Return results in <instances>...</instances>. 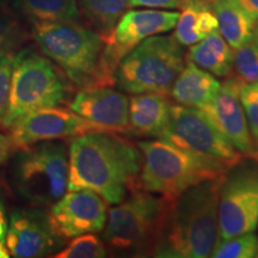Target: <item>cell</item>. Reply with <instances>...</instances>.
<instances>
[{
    "instance_id": "obj_5",
    "label": "cell",
    "mask_w": 258,
    "mask_h": 258,
    "mask_svg": "<svg viewBox=\"0 0 258 258\" xmlns=\"http://www.w3.org/2000/svg\"><path fill=\"white\" fill-rule=\"evenodd\" d=\"M59 67L31 48L15 54L8 108L0 125L16 122L41 109L59 106L69 98L70 84Z\"/></svg>"
},
{
    "instance_id": "obj_33",
    "label": "cell",
    "mask_w": 258,
    "mask_h": 258,
    "mask_svg": "<svg viewBox=\"0 0 258 258\" xmlns=\"http://www.w3.org/2000/svg\"><path fill=\"white\" fill-rule=\"evenodd\" d=\"M234 2L241 6L254 21L258 22V0H234Z\"/></svg>"
},
{
    "instance_id": "obj_34",
    "label": "cell",
    "mask_w": 258,
    "mask_h": 258,
    "mask_svg": "<svg viewBox=\"0 0 258 258\" xmlns=\"http://www.w3.org/2000/svg\"><path fill=\"white\" fill-rule=\"evenodd\" d=\"M251 158H253L254 160L258 161V143L254 144V151H253V153L251 154Z\"/></svg>"
},
{
    "instance_id": "obj_27",
    "label": "cell",
    "mask_w": 258,
    "mask_h": 258,
    "mask_svg": "<svg viewBox=\"0 0 258 258\" xmlns=\"http://www.w3.org/2000/svg\"><path fill=\"white\" fill-rule=\"evenodd\" d=\"M108 256L105 245L92 233L77 235L62 250H59L55 258H103Z\"/></svg>"
},
{
    "instance_id": "obj_24",
    "label": "cell",
    "mask_w": 258,
    "mask_h": 258,
    "mask_svg": "<svg viewBox=\"0 0 258 258\" xmlns=\"http://www.w3.org/2000/svg\"><path fill=\"white\" fill-rule=\"evenodd\" d=\"M233 51L234 77L244 85L258 83V42L256 38Z\"/></svg>"
},
{
    "instance_id": "obj_9",
    "label": "cell",
    "mask_w": 258,
    "mask_h": 258,
    "mask_svg": "<svg viewBox=\"0 0 258 258\" xmlns=\"http://www.w3.org/2000/svg\"><path fill=\"white\" fill-rule=\"evenodd\" d=\"M160 139L228 171L240 163L243 154L226 140L202 110L175 104L169 124Z\"/></svg>"
},
{
    "instance_id": "obj_12",
    "label": "cell",
    "mask_w": 258,
    "mask_h": 258,
    "mask_svg": "<svg viewBox=\"0 0 258 258\" xmlns=\"http://www.w3.org/2000/svg\"><path fill=\"white\" fill-rule=\"evenodd\" d=\"M179 12L165 10H131L116 23L110 37L105 41L104 59L114 73L120 61L146 38L172 30Z\"/></svg>"
},
{
    "instance_id": "obj_16",
    "label": "cell",
    "mask_w": 258,
    "mask_h": 258,
    "mask_svg": "<svg viewBox=\"0 0 258 258\" xmlns=\"http://www.w3.org/2000/svg\"><path fill=\"white\" fill-rule=\"evenodd\" d=\"M128 97L111 86L83 89L70 103L76 114L118 134H128Z\"/></svg>"
},
{
    "instance_id": "obj_1",
    "label": "cell",
    "mask_w": 258,
    "mask_h": 258,
    "mask_svg": "<svg viewBox=\"0 0 258 258\" xmlns=\"http://www.w3.org/2000/svg\"><path fill=\"white\" fill-rule=\"evenodd\" d=\"M143 154L127 138L90 132L72 138L69 147V189L91 190L117 205L140 188Z\"/></svg>"
},
{
    "instance_id": "obj_25",
    "label": "cell",
    "mask_w": 258,
    "mask_h": 258,
    "mask_svg": "<svg viewBox=\"0 0 258 258\" xmlns=\"http://www.w3.org/2000/svg\"><path fill=\"white\" fill-rule=\"evenodd\" d=\"M258 252V237L253 232L239 234L215 244L211 257L214 258H252Z\"/></svg>"
},
{
    "instance_id": "obj_6",
    "label": "cell",
    "mask_w": 258,
    "mask_h": 258,
    "mask_svg": "<svg viewBox=\"0 0 258 258\" xmlns=\"http://www.w3.org/2000/svg\"><path fill=\"white\" fill-rule=\"evenodd\" d=\"M172 200L139 188L108 213L103 239L111 249L152 256Z\"/></svg>"
},
{
    "instance_id": "obj_31",
    "label": "cell",
    "mask_w": 258,
    "mask_h": 258,
    "mask_svg": "<svg viewBox=\"0 0 258 258\" xmlns=\"http://www.w3.org/2000/svg\"><path fill=\"white\" fill-rule=\"evenodd\" d=\"M16 150L17 148H16L14 141L10 138V135L0 133V166L4 165Z\"/></svg>"
},
{
    "instance_id": "obj_35",
    "label": "cell",
    "mask_w": 258,
    "mask_h": 258,
    "mask_svg": "<svg viewBox=\"0 0 258 258\" xmlns=\"http://www.w3.org/2000/svg\"><path fill=\"white\" fill-rule=\"evenodd\" d=\"M10 0H0V9H4Z\"/></svg>"
},
{
    "instance_id": "obj_2",
    "label": "cell",
    "mask_w": 258,
    "mask_h": 258,
    "mask_svg": "<svg viewBox=\"0 0 258 258\" xmlns=\"http://www.w3.org/2000/svg\"><path fill=\"white\" fill-rule=\"evenodd\" d=\"M224 176L199 183L171 201L152 256H211L218 235L219 195Z\"/></svg>"
},
{
    "instance_id": "obj_17",
    "label": "cell",
    "mask_w": 258,
    "mask_h": 258,
    "mask_svg": "<svg viewBox=\"0 0 258 258\" xmlns=\"http://www.w3.org/2000/svg\"><path fill=\"white\" fill-rule=\"evenodd\" d=\"M171 102L159 93H138L129 98L128 134L160 138L169 124Z\"/></svg>"
},
{
    "instance_id": "obj_13",
    "label": "cell",
    "mask_w": 258,
    "mask_h": 258,
    "mask_svg": "<svg viewBox=\"0 0 258 258\" xmlns=\"http://www.w3.org/2000/svg\"><path fill=\"white\" fill-rule=\"evenodd\" d=\"M108 203L91 190H69L53 203L48 218L55 233L63 240L104 230Z\"/></svg>"
},
{
    "instance_id": "obj_30",
    "label": "cell",
    "mask_w": 258,
    "mask_h": 258,
    "mask_svg": "<svg viewBox=\"0 0 258 258\" xmlns=\"http://www.w3.org/2000/svg\"><path fill=\"white\" fill-rule=\"evenodd\" d=\"M129 6L150 9H180L184 0H128Z\"/></svg>"
},
{
    "instance_id": "obj_28",
    "label": "cell",
    "mask_w": 258,
    "mask_h": 258,
    "mask_svg": "<svg viewBox=\"0 0 258 258\" xmlns=\"http://www.w3.org/2000/svg\"><path fill=\"white\" fill-rule=\"evenodd\" d=\"M240 101L253 143H258V83L241 85Z\"/></svg>"
},
{
    "instance_id": "obj_3",
    "label": "cell",
    "mask_w": 258,
    "mask_h": 258,
    "mask_svg": "<svg viewBox=\"0 0 258 258\" xmlns=\"http://www.w3.org/2000/svg\"><path fill=\"white\" fill-rule=\"evenodd\" d=\"M31 37L42 54L80 90L115 84L104 59L105 42L91 28L79 22H34Z\"/></svg>"
},
{
    "instance_id": "obj_36",
    "label": "cell",
    "mask_w": 258,
    "mask_h": 258,
    "mask_svg": "<svg viewBox=\"0 0 258 258\" xmlns=\"http://www.w3.org/2000/svg\"><path fill=\"white\" fill-rule=\"evenodd\" d=\"M254 38H256L257 42H258V25H257V28H256V31H254Z\"/></svg>"
},
{
    "instance_id": "obj_7",
    "label": "cell",
    "mask_w": 258,
    "mask_h": 258,
    "mask_svg": "<svg viewBox=\"0 0 258 258\" xmlns=\"http://www.w3.org/2000/svg\"><path fill=\"white\" fill-rule=\"evenodd\" d=\"M182 47L173 35L146 38L120 61L114 85L131 95L151 92L169 96L185 64Z\"/></svg>"
},
{
    "instance_id": "obj_37",
    "label": "cell",
    "mask_w": 258,
    "mask_h": 258,
    "mask_svg": "<svg viewBox=\"0 0 258 258\" xmlns=\"http://www.w3.org/2000/svg\"><path fill=\"white\" fill-rule=\"evenodd\" d=\"M256 257H258V252H257V254H256Z\"/></svg>"
},
{
    "instance_id": "obj_26",
    "label": "cell",
    "mask_w": 258,
    "mask_h": 258,
    "mask_svg": "<svg viewBox=\"0 0 258 258\" xmlns=\"http://www.w3.org/2000/svg\"><path fill=\"white\" fill-rule=\"evenodd\" d=\"M28 40V32L18 16L0 9V53H14Z\"/></svg>"
},
{
    "instance_id": "obj_4",
    "label": "cell",
    "mask_w": 258,
    "mask_h": 258,
    "mask_svg": "<svg viewBox=\"0 0 258 258\" xmlns=\"http://www.w3.org/2000/svg\"><path fill=\"white\" fill-rule=\"evenodd\" d=\"M143 154L139 184L145 191L169 200L176 199L186 189L224 176L222 170L211 161L163 140H146L138 144Z\"/></svg>"
},
{
    "instance_id": "obj_20",
    "label": "cell",
    "mask_w": 258,
    "mask_h": 258,
    "mask_svg": "<svg viewBox=\"0 0 258 258\" xmlns=\"http://www.w3.org/2000/svg\"><path fill=\"white\" fill-rule=\"evenodd\" d=\"M218 30L231 48L238 49L254 36L257 22L234 0H213Z\"/></svg>"
},
{
    "instance_id": "obj_14",
    "label": "cell",
    "mask_w": 258,
    "mask_h": 258,
    "mask_svg": "<svg viewBox=\"0 0 258 258\" xmlns=\"http://www.w3.org/2000/svg\"><path fill=\"white\" fill-rule=\"evenodd\" d=\"M64 240L60 238L46 213L36 209H17L11 214L6 233L10 256L37 258L56 253Z\"/></svg>"
},
{
    "instance_id": "obj_22",
    "label": "cell",
    "mask_w": 258,
    "mask_h": 258,
    "mask_svg": "<svg viewBox=\"0 0 258 258\" xmlns=\"http://www.w3.org/2000/svg\"><path fill=\"white\" fill-rule=\"evenodd\" d=\"M93 31L108 41L116 23L129 6L128 0H77Z\"/></svg>"
},
{
    "instance_id": "obj_29",
    "label": "cell",
    "mask_w": 258,
    "mask_h": 258,
    "mask_svg": "<svg viewBox=\"0 0 258 258\" xmlns=\"http://www.w3.org/2000/svg\"><path fill=\"white\" fill-rule=\"evenodd\" d=\"M14 62V53H0V121L8 108Z\"/></svg>"
},
{
    "instance_id": "obj_23",
    "label": "cell",
    "mask_w": 258,
    "mask_h": 258,
    "mask_svg": "<svg viewBox=\"0 0 258 258\" xmlns=\"http://www.w3.org/2000/svg\"><path fill=\"white\" fill-rule=\"evenodd\" d=\"M213 5V0H184L182 12L176 23L175 38L182 46H191L200 41L196 34L200 15L205 9Z\"/></svg>"
},
{
    "instance_id": "obj_11",
    "label": "cell",
    "mask_w": 258,
    "mask_h": 258,
    "mask_svg": "<svg viewBox=\"0 0 258 258\" xmlns=\"http://www.w3.org/2000/svg\"><path fill=\"white\" fill-rule=\"evenodd\" d=\"M10 138L16 148H25L41 141L72 139L90 132H116L103 124L86 120L71 109L59 106L41 109L12 125Z\"/></svg>"
},
{
    "instance_id": "obj_32",
    "label": "cell",
    "mask_w": 258,
    "mask_h": 258,
    "mask_svg": "<svg viewBox=\"0 0 258 258\" xmlns=\"http://www.w3.org/2000/svg\"><path fill=\"white\" fill-rule=\"evenodd\" d=\"M9 221L6 219V208L4 200L0 196V256L6 251V233H8Z\"/></svg>"
},
{
    "instance_id": "obj_18",
    "label": "cell",
    "mask_w": 258,
    "mask_h": 258,
    "mask_svg": "<svg viewBox=\"0 0 258 258\" xmlns=\"http://www.w3.org/2000/svg\"><path fill=\"white\" fill-rule=\"evenodd\" d=\"M220 86L213 74L188 61L173 83L170 96L177 104L202 110L215 98Z\"/></svg>"
},
{
    "instance_id": "obj_19",
    "label": "cell",
    "mask_w": 258,
    "mask_h": 258,
    "mask_svg": "<svg viewBox=\"0 0 258 258\" xmlns=\"http://www.w3.org/2000/svg\"><path fill=\"white\" fill-rule=\"evenodd\" d=\"M186 60L219 78H226L233 72V51L219 30L191 44Z\"/></svg>"
},
{
    "instance_id": "obj_8",
    "label": "cell",
    "mask_w": 258,
    "mask_h": 258,
    "mask_svg": "<svg viewBox=\"0 0 258 258\" xmlns=\"http://www.w3.org/2000/svg\"><path fill=\"white\" fill-rule=\"evenodd\" d=\"M12 179L22 198L32 205H53L69 189V150L57 140L22 148L16 157Z\"/></svg>"
},
{
    "instance_id": "obj_21",
    "label": "cell",
    "mask_w": 258,
    "mask_h": 258,
    "mask_svg": "<svg viewBox=\"0 0 258 258\" xmlns=\"http://www.w3.org/2000/svg\"><path fill=\"white\" fill-rule=\"evenodd\" d=\"M17 15L34 22H79L80 10L76 0H14Z\"/></svg>"
},
{
    "instance_id": "obj_15",
    "label": "cell",
    "mask_w": 258,
    "mask_h": 258,
    "mask_svg": "<svg viewBox=\"0 0 258 258\" xmlns=\"http://www.w3.org/2000/svg\"><path fill=\"white\" fill-rule=\"evenodd\" d=\"M241 85L234 76L226 77L218 95L202 111L238 152L251 157L254 143L240 101Z\"/></svg>"
},
{
    "instance_id": "obj_10",
    "label": "cell",
    "mask_w": 258,
    "mask_h": 258,
    "mask_svg": "<svg viewBox=\"0 0 258 258\" xmlns=\"http://www.w3.org/2000/svg\"><path fill=\"white\" fill-rule=\"evenodd\" d=\"M258 227V170L230 169L219 195V222L215 244Z\"/></svg>"
}]
</instances>
